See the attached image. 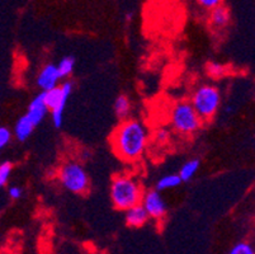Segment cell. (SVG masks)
Wrapping results in <instances>:
<instances>
[{
	"instance_id": "14",
	"label": "cell",
	"mask_w": 255,
	"mask_h": 254,
	"mask_svg": "<svg viewBox=\"0 0 255 254\" xmlns=\"http://www.w3.org/2000/svg\"><path fill=\"white\" fill-rule=\"evenodd\" d=\"M199 165H201V162L198 159H191L185 162L182 165V168H180L179 174H178L180 177V179H182V182L191 181L196 176L197 172H198Z\"/></svg>"
},
{
	"instance_id": "19",
	"label": "cell",
	"mask_w": 255,
	"mask_h": 254,
	"mask_svg": "<svg viewBox=\"0 0 255 254\" xmlns=\"http://www.w3.org/2000/svg\"><path fill=\"white\" fill-rule=\"evenodd\" d=\"M207 73L213 79L222 78L225 75V73H226V67L221 64H217V62H210L207 65Z\"/></svg>"
},
{
	"instance_id": "10",
	"label": "cell",
	"mask_w": 255,
	"mask_h": 254,
	"mask_svg": "<svg viewBox=\"0 0 255 254\" xmlns=\"http://www.w3.org/2000/svg\"><path fill=\"white\" fill-rule=\"evenodd\" d=\"M126 224L131 228H141L143 227L147 220H149V215L145 211L143 206L141 204L136 205V206L131 207V209L126 210Z\"/></svg>"
},
{
	"instance_id": "7",
	"label": "cell",
	"mask_w": 255,
	"mask_h": 254,
	"mask_svg": "<svg viewBox=\"0 0 255 254\" xmlns=\"http://www.w3.org/2000/svg\"><path fill=\"white\" fill-rule=\"evenodd\" d=\"M141 205L149 215V219H154L156 221L163 220L168 213L166 202L164 201L161 193L156 190L145 191L142 200H141Z\"/></svg>"
},
{
	"instance_id": "12",
	"label": "cell",
	"mask_w": 255,
	"mask_h": 254,
	"mask_svg": "<svg viewBox=\"0 0 255 254\" xmlns=\"http://www.w3.org/2000/svg\"><path fill=\"white\" fill-rule=\"evenodd\" d=\"M34 127H36V126L31 122V120H29L27 116L25 115L22 116V117L17 121V123H15V127H14L15 137H17L19 141H25V140L28 139V137L32 135Z\"/></svg>"
},
{
	"instance_id": "11",
	"label": "cell",
	"mask_w": 255,
	"mask_h": 254,
	"mask_svg": "<svg viewBox=\"0 0 255 254\" xmlns=\"http://www.w3.org/2000/svg\"><path fill=\"white\" fill-rule=\"evenodd\" d=\"M210 23L212 27H215L216 29H222V28L226 27L231 19L230 10L227 6H225L224 4L217 8L210 10Z\"/></svg>"
},
{
	"instance_id": "5",
	"label": "cell",
	"mask_w": 255,
	"mask_h": 254,
	"mask_svg": "<svg viewBox=\"0 0 255 254\" xmlns=\"http://www.w3.org/2000/svg\"><path fill=\"white\" fill-rule=\"evenodd\" d=\"M59 181L65 190L75 195H84L89 190V176L83 165L74 160L64 163L59 171Z\"/></svg>"
},
{
	"instance_id": "18",
	"label": "cell",
	"mask_w": 255,
	"mask_h": 254,
	"mask_svg": "<svg viewBox=\"0 0 255 254\" xmlns=\"http://www.w3.org/2000/svg\"><path fill=\"white\" fill-rule=\"evenodd\" d=\"M229 254H255L254 248L248 242H239L230 249Z\"/></svg>"
},
{
	"instance_id": "21",
	"label": "cell",
	"mask_w": 255,
	"mask_h": 254,
	"mask_svg": "<svg viewBox=\"0 0 255 254\" xmlns=\"http://www.w3.org/2000/svg\"><path fill=\"white\" fill-rule=\"evenodd\" d=\"M196 1L201 8L208 11L224 4V0H196Z\"/></svg>"
},
{
	"instance_id": "8",
	"label": "cell",
	"mask_w": 255,
	"mask_h": 254,
	"mask_svg": "<svg viewBox=\"0 0 255 254\" xmlns=\"http://www.w3.org/2000/svg\"><path fill=\"white\" fill-rule=\"evenodd\" d=\"M60 75L57 73V67L55 64H47L39 70L38 75H37V85L42 92L53 89L60 85Z\"/></svg>"
},
{
	"instance_id": "22",
	"label": "cell",
	"mask_w": 255,
	"mask_h": 254,
	"mask_svg": "<svg viewBox=\"0 0 255 254\" xmlns=\"http://www.w3.org/2000/svg\"><path fill=\"white\" fill-rule=\"evenodd\" d=\"M169 137H170V134L166 129H159L155 134V140H156L159 144H165L168 143Z\"/></svg>"
},
{
	"instance_id": "17",
	"label": "cell",
	"mask_w": 255,
	"mask_h": 254,
	"mask_svg": "<svg viewBox=\"0 0 255 254\" xmlns=\"http://www.w3.org/2000/svg\"><path fill=\"white\" fill-rule=\"evenodd\" d=\"M11 171H13V165L9 162H4L0 164V188H3L4 186L8 183L9 178H10Z\"/></svg>"
},
{
	"instance_id": "23",
	"label": "cell",
	"mask_w": 255,
	"mask_h": 254,
	"mask_svg": "<svg viewBox=\"0 0 255 254\" xmlns=\"http://www.w3.org/2000/svg\"><path fill=\"white\" fill-rule=\"evenodd\" d=\"M8 195L11 200H19L23 196V190L18 186H13L8 190Z\"/></svg>"
},
{
	"instance_id": "3",
	"label": "cell",
	"mask_w": 255,
	"mask_h": 254,
	"mask_svg": "<svg viewBox=\"0 0 255 254\" xmlns=\"http://www.w3.org/2000/svg\"><path fill=\"white\" fill-rule=\"evenodd\" d=\"M189 103L203 122L210 121L215 117L221 106V93L212 84H203L194 90Z\"/></svg>"
},
{
	"instance_id": "2",
	"label": "cell",
	"mask_w": 255,
	"mask_h": 254,
	"mask_svg": "<svg viewBox=\"0 0 255 254\" xmlns=\"http://www.w3.org/2000/svg\"><path fill=\"white\" fill-rule=\"evenodd\" d=\"M143 188L136 177L131 174H117L112 179L110 193L113 206L120 211H126L136 205L141 204Z\"/></svg>"
},
{
	"instance_id": "6",
	"label": "cell",
	"mask_w": 255,
	"mask_h": 254,
	"mask_svg": "<svg viewBox=\"0 0 255 254\" xmlns=\"http://www.w3.org/2000/svg\"><path fill=\"white\" fill-rule=\"evenodd\" d=\"M71 92H73V83L68 80L53 89L42 92L45 103L52 115V122L56 127H61L64 122V111Z\"/></svg>"
},
{
	"instance_id": "20",
	"label": "cell",
	"mask_w": 255,
	"mask_h": 254,
	"mask_svg": "<svg viewBox=\"0 0 255 254\" xmlns=\"http://www.w3.org/2000/svg\"><path fill=\"white\" fill-rule=\"evenodd\" d=\"M11 137H13V135H11V131L8 127L0 126V150L5 148L10 143Z\"/></svg>"
},
{
	"instance_id": "15",
	"label": "cell",
	"mask_w": 255,
	"mask_h": 254,
	"mask_svg": "<svg viewBox=\"0 0 255 254\" xmlns=\"http://www.w3.org/2000/svg\"><path fill=\"white\" fill-rule=\"evenodd\" d=\"M180 183H182V179L178 174H166V176H163L156 182V188L155 190L159 191V192L171 190V188L180 186Z\"/></svg>"
},
{
	"instance_id": "9",
	"label": "cell",
	"mask_w": 255,
	"mask_h": 254,
	"mask_svg": "<svg viewBox=\"0 0 255 254\" xmlns=\"http://www.w3.org/2000/svg\"><path fill=\"white\" fill-rule=\"evenodd\" d=\"M48 108L45 103V98H43V93H39L37 97H34L32 99V102L28 106V111L25 113V116L31 120V122L33 123L34 126L39 125L42 122L43 118L47 116Z\"/></svg>"
},
{
	"instance_id": "13",
	"label": "cell",
	"mask_w": 255,
	"mask_h": 254,
	"mask_svg": "<svg viewBox=\"0 0 255 254\" xmlns=\"http://www.w3.org/2000/svg\"><path fill=\"white\" fill-rule=\"evenodd\" d=\"M115 113L121 121L126 120V118H129V113H131L132 104L129 98L127 95L122 94L120 97H117V99L115 101Z\"/></svg>"
},
{
	"instance_id": "4",
	"label": "cell",
	"mask_w": 255,
	"mask_h": 254,
	"mask_svg": "<svg viewBox=\"0 0 255 254\" xmlns=\"http://www.w3.org/2000/svg\"><path fill=\"white\" fill-rule=\"evenodd\" d=\"M170 123L174 131L184 136H189L201 129L203 121L199 118L189 102H179L174 104L171 108Z\"/></svg>"
},
{
	"instance_id": "16",
	"label": "cell",
	"mask_w": 255,
	"mask_h": 254,
	"mask_svg": "<svg viewBox=\"0 0 255 254\" xmlns=\"http://www.w3.org/2000/svg\"><path fill=\"white\" fill-rule=\"evenodd\" d=\"M57 73H59L60 78L66 79L73 74L74 67H75V59L71 56H66L64 59L60 60L59 64L56 65Z\"/></svg>"
},
{
	"instance_id": "1",
	"label": "cell",
	"mask_w": 255,
	"mask_h": 254,
	"mask_svg": "<svg viewBox=\"0 0 255 254\" xmlns=\"http://www.w3.org/2000/svg\"><path fill=\"white\" fill-rule=\"evenodd\" d=\"M115 154L125 163H136L143 157L147 143L149 130L145 123L136 118L121 121L110 139Z\"/></svg>"
}]
</instances>
